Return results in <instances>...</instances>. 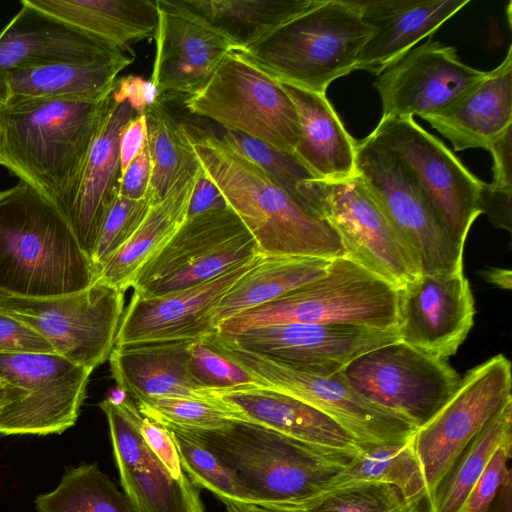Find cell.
Here are the masks:
<instances>
[{
	"label": "cell",
	"instance_id": "35",
	"mask_svg": "<svg viewBox=\"0 0 512 512\" xmlns=\"http://www.w3.org/2000/svg\"><path fill=\"white\" fill-rule=\"evenodd\" d=\"M511 436L512 401H509L458 456L435 491L431 512H462L492 454Z\"/></svg>",
	"mask_w": 512,
	"mask_h": 512
},
{
	"label": "cell",
	"instance_id": "33",
	"mask_svg": "<svg viewBox=\"0 0 512 512\" xmlns=\"http://www.w3.org/2000/svg\"><path fill=\"white\" fill-rule=\"evenodd\" d=\"M330 262L322 258L260 255L215 308V331L224 321L316 280L326 273Z\"/></svg>",
	"mask_w": 512,
	"mask_h": 512
},
{
	"label": "cell",
	"instance_id": "2",
	"mask_svg": "<svg viewBox=\"0 0 512 512\" xmlns=\"http://www.w3.org/2000/svg\"><path fill=\"white\" fill-rule=\"evenodd\" d=\"M169 427L202 444L230 469L249 504L273 510H306L333 488L356 455L237 419L211 430Z\"/></svg>",
	"mask_w": 512,
	"mask_h": 512
},
{
	"label": "cell",
	"instance_id": "25",
	"mask_svg": "<svg viewBox=\"0 0 512 512\" xmlns=\"http://www.w3.org/2000/svg\"><path fill=\"white\" fill-rule=\"evenodd\" d=\"M111 92L104 101L68 219L80 247L90 259L104 215L119 189L120 134L137 115L126 101H116Z\"/></svg>",
	"mask_w": 512,
	"mask_h": 512
},
{
	"label": "cell",
	"instance_id": "30",
	"mask_svg": "<svg viewBox=\"0 0 512 512\" xmlns=\"http://www.w3.org/2000/svg\"><path fill=\"white\" fill-rule=\"evenodd\" d=\"M133 60L59 62L14 69L5 80L6 103L26 99L103 100L113 90L118 74Z\"/></svg>",
	"mask_w": 512,
	"mask_h": 512
},
{
	"label": "cell",
	"instance_id": "47",
	"mask_svg": "<svg viewBox=\"0 0 512 512\" xmlns=\"http://www.w3.org/2000/svg\"><path fill=\"white\" fill-rule=\"evenodd\" d=\"M0 353H55L35 330L0 312Z\"/></svg>",
	"mask_w": 512,
	"mask_h": 512
},
{
	"label": "cell",
	"instance_id": "20",
	"mask_svg": "<svg viewBox=\"0 0 512 512\" xmlns=\"http://www.w3.org/2000/svg\"><path fill=\"white\" fill-rule=\"evenodd\" d=\"M260 255L208 282L186 289L155 297L133 294L124 309L115 346L195 341L215 333L212 320L215 308Z\"/></svg>",
	"mask_w": 512,
	"mask_h": 512
},
{
	"label": "cell",
	"instance_id": "16",
	"mask_svg": "<svg viewBox=\"0 0 512 512\" xmlns=\"http://www.w3.org/2000/svg\"><path fill=\"white\" fill-rule=\"evenodd\" d=\"M511 363L502 354L464 375L444 406L413 436L430 497L458 456L488 421L512 401Z\"/></svg>",
	"mask_w": 512,
	"mask_h": 512
},
{
	"label": "cell",
	"instance_id": "43",
	"mask_svg": "<svg viewBox=\"0 0 512 512\" xmlns=\"http://www.w3.org/2000/svg\"><path fill=\"white\" fill-rule=\"evenodd\" d=\"M306 512H412L402 493L381 481H356L332 488Z\"/></svg>",
	"mask_w": 512,
	"mask_h": 512
},
{
	"label": "cell",
	"instance_id": "49",
	"mask_svg": "<svg viewBox=\"0 0 512 512\" xmlns=\"http://www.w3.org/2000/svg\"><path fill=\"white\" fill-rule=\"evenodd\" d=\"M111 94L118 102L126 101L137 115H145L150 109L161 104L152 81L138 75H127L117 79Z\"/></svg>",
	"mask_w": 512,
	"mask_h": 512
},
{
	"label": "cell",
	"instance_id": "4",
	"mask_svg": "<svg viewBox=\"0 0 512 512\" xmlns=\"http://www.w3.org/2000/svg\"><path fill=\"white\" fill-rule=\"evenodd\" d=\"M90 257L68 221L26 181L0 191V292L24 298L57 297L96 280Z\"/></svg>",
	"mask_w": 512,
	"mask_h": 512
},
{
	"label": "cell",
	"instance_id": "7",
	"mask_svg": "<svg viewBox=\"0 0 512 512\" xmlns=\"http://www.w3.org/2000/svg\"><path fill=\"white\" fill-rule=\"evenodd\" d=\"M204 340L248 373L257 385L288 394L315 407L339 423L363 446L406 441L417 430L406 420L361 396L346 382L341 372L329 376L309 373L247 351L218 333Z\"/></svg>",
	"mask_w": 512,
	"mask_h": 512
},
{
	"label": "cell",
	"instance_id": "9",
	"mask_svg": "<svg viewBox=\"0 0 512 512\" xmlns=\"http://www.w3.org/2000/svg\"><path fill=\"white\" fill-rule=\"evenodd\" d=\"M184 105L225 131L243 134L294 155L299 138L295 107L281 83L231 51Z\"/></svg>",
	"mask_w": 512,
	"mask_h": 512
},
{
	"label": "cell",
	"instance_id": "1",
	"mask_svg": "<svg viewBox=\"0 0 512 512\" xmlns=\"http://www.w3.org/2000/svg\"><path fill=\"white\" fill-rule=\"evenodd\" d=\"M186 129L203 172L254 238L261 255L344 257L341 239L327 219L301 206L262 167L220 136Z\"/></svg>",
	"mask_w": 512,
	"mask_h": 512
},
{
	"label": "cell",
	"instance_id": "18",
	"mask_svg": "<svg viewBox=\"0 0 512 512\" xmlns=\"http://www.w3.org/2000/svg\"><path fill=\"white\" fill-rule=\"evenodd\" d=\"M474 297L464 270L420 274L398 289L399 340L447 360L474 325Z\"/></svg>",
	"mask_w": 512,
	"mask_h": 512
},
{
	"label": "cell",
	"instance_id": "14",
	"mask_svg": "<svg viewBox=\"0 0 512 512\" xmlns=\"http://www.w3.org/2000/svg\"><path fill=\"white\" fill-rule=\"evenodd\" d=\"M315 214L337 231L344 257L397 289L421 274L405 241L367 192L361 179H314L307 182Z\"/></svg>",
	"mask_w": 512,
	"mask_h": 512
},
{
	"label": "cell",
	"instance_id": "26",
	"mask_svg": "<svg viewBox=\"0 0 512 512\" xmlns=\"http://www.w3.org/2000/svg\"><path fill=\"white\" fill-rule=\"evenodd\" d=\"M455 151L488 150L512 125V46L495 69L439 113L423 118Z\"/></svg>",
	"mask_w": 512,
	"mask_h": 512
},
{
	"label": "cell",
	"instance_id": "36",
	"mask_svg": "<svg viewBox=\"0 0 512 512\" xmlns=\"http://www.w3.org/2000/svg\"><path fill=\"white\" fill-rule=\"evenodd\" d=\"M147 150L151 164L150 194L161 200L182 176L195 172L199 161L186 126L178 123L158 104L146 114Z\"/></svg>",
	"mask_w": 512,
	"mask_h": 512
},
{
	"label": "cell",
	"instance_id": "22",
	"mask_svg": "<svg viewBox=\"0 0 512 512\" xmlns=\"http://www.w3.org/2000/svg\"><path fill=\"white\" fill-rule=\"evenodd\" d=\"M21 9L0 30V106L5 80L14 69L59 62H93L135 57L21 1Z\"/></svg>",
	"mask_w": 512,
	"mask_h": 512
},
{
	"label": "cell",
	"instance_id": "32",
	"mask_svg": "<svg viewBox=\"0 0 512 512\" xmlns=\"http://www.w3.org/2000/svg\"><path fill=\"white\" fill-rule=\"evenodd\" d=\"M321 0H176L183 9L244 50Z\"/></svg>",
	"mask_w": 512,
	"mask_h": 512
},
{
	"label": "cell",
	"instance_id": "44",
	"mask_svg": "<svg viewBox=\"0 0 512 512\" xmlns=\"http://www.w3.org/2000/svg\"><path fill=\"white\" fill-rule=\"evenodd\" d=\"M153 203L151 195L131 200L117 193L104 215L91 255L97 273L131 238Z\"/></svg>",
	"mask_w": 512,
	"mask_h": 512
},
{
	"label": "cell",
	"instance_id": "46",
	"mask_svg": "<svg viewBox=\"0 0 512 512\" xmlns=\"http://www.w3.org/2000/svg\"><path fill=\"white\" fill-rule=\"evenodd\" d=\"M188 370L193 380L206 390H223L256 384L242 368L213 349L204 339L188 348Z\"/></svg>",
	"mask_w": 512,
	"mask_h": 512
},
{
	"label": "cell",
	"instance_id": "12",
	"mask_svg": "<svg viewBox=\"0 0 512 512\" xmlns=\"http://www.w3.org/2000/svg\"><path fill=\"white\" fill-rule=\"evenodd\" d=\"M341 374L365 399L416 429L435 416L461 379L447 360L400 340L360 355Z\"/></svg>",
	"mask_w": 512,
	"mask_h": 512
},
{
	"label": "cell",
	"instance_id": "37",
	"mask_svg": "<svg viewBox=\"0 0 512 512\" xmlns=\"http://www.w3.org/2000/svg\"><path fill=\"white\" fill-rule=\"evenodd\" d=\"M35 504L38 512H134L95 463L68 468L56 489L39 495Z\"/></svg>",
	"mask_w": 512,
	"mask_h": 512
},
{
	"label": "cell",
	"instance_id": "59",
	"mask_svg": "<svg viewBox=\"0 0 512 512\" xmlns=\"http://www.w3.org/2000/svg\"><path fill=\"white\" fill-rule=\"evenodd\" d=\"M1 150H2V132H1V127H0V155H1Z\"/></svg>",
	"mask_w": 512,
	"mask_h": 512
},
{
	"label": "cell",
	"instance_id": "10",
	"mask_svg": "<svg viewBox=\"0 0 512 512\" xmlns=\"http://www.w3.org/2000/svg\"><path fill=\"white\" fill-rule=\"evenodd\" d=\"M258 255L254 238L228 206L210 209L187 217L140 267L131 288L141 297L161 296L208 282Z\"/></svg>",
	"mask_w": 512,
	"mask_h": 512
},
{
	"label": "cell",
	"instance_id": "53",
	"mask_svg": "<svg viewBox=\"0 0 512 512\" xmlns=\"http://www.w3.org/2000/svg\"><path fill=\"white\" fill-rule=\"evenodd\" d=\"M147 147L145 115H136L122 129L119 140L121 175L129 164Z\"/></svg>",
	"mask_w": 512,
	"mask_h": 512
},
{
	"label": "cell",
	"instance_id": "50",
	"mask_svg": "<svg viewBox=\"0 0 512 512\" xmlns=\"http://www.w3.org/2000/svg\"><path fill=\"white\" fill-rule=\"evenodd\" d=\"M151 164L147 147L129 164L120 177L118 192L131 200L150 194Z\"/></svg>",
	"mask_w": 512,
	"mask_h": 512
},
{
	"label": "cell",
	"instance_id": "11",
	"mask_svg": "<svg viewBox=\"0 0 512 512\" xmlns=\"http://www.w3.org/2000/svg\"><path fill=\"white\" fill-rule=\"evenodd\" d=\"M92 371L56 353H0V434H60L72 427Z\"/></svg>",
	"mask_w": 512,
	"mask_h": 512
},
{
	"label": "cell",
	"instance_id": "51",
	"mask_svg": "<svg viewBox=\"0 0 512 512\" xmlns=\"http://www.w3.org/2000/svg\"><path fill=\"white\" fill-rule=\"evenodd\" d=\"M511 197L512 191L502 190L484 183L480 199L479 211L486 214L493 225L511 233Z\"/></svg>",
	"mask_w": 512,
	"mask_h": 512
},
{
	"label": "cell",
	"instance_id": "39",
	"mask_svg": "<svg viewBox=\"0 0 512 512\" xmlns=\"http://www.w3.org/2000/svg\"><path fill=\"white\" fill-rule=\"evenodd\" d=\"M108 420L119 473L147 469L158 458L150 450L141 433L143 415L126 397H108L99 403Z\"/></svg>",
	"mask_w": 512,
	"mask_h": 512
},
{
	"label": "cell",
	"instance_id": "28",
	"mask_svg": "<svg viewBox=\"0 0 512 512\" xmlns=\"http://www.w3.org/2000/svg\"><path fill=\"white\" fill-rule=\"evenodd\" d=\"M281 85L295 107L299 122L294 156L319 180L337 181L355 176L356 140L343 126L326 94Z\"/></svg>",
	"mask_w": 512,
	"mask_h": 512
},
{
	"label": "cell",
	"instance_id": "27",
	"mask_svg": "<svg viewBox=\"0 0 512 512\" xmlns=\"http://www.w3.org/2000/svg\"><path fill=\"white\" fill-rule=\"evenodd\" d=\"M192 341L150 342L115 346L109 363L119 390L135 402L146 398H202L188 370Z\"/></svg>",
	"mask_w": 512,
	"mask_h": 512
},
{
	"label": "cell",
	"instance_id": "57",
	"mask_svg": "<svg viewBox=\"0 0 512 512\" xmlns=\"http://www.w3.org/2000/svg\"><path fill=\"white\" fill-rule=\"evenodd\" d=\"M3 398H4V383L0 379V406L2 404Z\"/></svg>",
	"mask_w": 512,
	"mask_h": 512
},
{
	"label": "cell",
	"instance_id": "6",
	"mask_svg": "<svg viewBox=\"0 0 512 512\" xmlns=\"http://www.w3.org/2000/svg\"><path fill=\"white\" fill-rule=\"evenodd\" d=\"M398 289L345 257L324 275L286 295L221 323L216 333L235 335L286 323L344 324L396 329Z\"/></svg>",
	"mask_w": 512,
	"mask_h": 512
},
{
	"label": "cell",
	"instance_id": "29",
	"mask_svg": "<svg viewBox=\"0 0 512 512\" xmlns=\"http://www.w3.org/2000/svg\"><path fill=\"white\" fill-rule=\"evenodd\" d=\"M31 6L125 53L132 45L154 38L156 0H26Z\"/></svg>",
	"mask_w": 512,
	"mask_h": 512
},
{
	"label": "cell",
	"instance_id": "19",
	"mask_svg": "<svg viewBox=\"0 0 512 512\" xmlns=\"http://www.w3.org/2000/svg\"><path fill=\"white\" fill-rule=\"evenodd\" d=\"M488 71L464 64L457 50L429 40L410 50L374 82L382 117H424L447 108Z\"/></svg>",
	"mask_w": 512,
	"mask_h": 512
},
{
	"label": "cell",
	"instance_id": "58",
	"mask_svg": "<svg viewBox=\"0 0 512 512\" xmlns=\"http://www.w3.org/2000/svg\"><path fill=\"white\" fill-rule=\"evenodd\" d=\"M6 297H8V295L3 294V293H1V292H0V305H1L2 301H3Z\"/></svg>",
	"mask_w": 512,
	"mask_h": 512
},
{
	"label": "cell",
	"instance_id": "13",
	"mask_svg": "<svg viewBox=\"0 0 512 512\" xmlns=\"http://www.w3.org/2000/svg\"><path fill=\"white\" fill-rule=\"evenodd\" d=\"M125 292L94 282L57 297H6L0 312L26 324L56 354L94 370L109 360L124 312Z\"/></svg>",
	"mask_w": 512,
	"mask_h": 512
},
{
	"label": "cell",
	"instance_id": "38",
	"mask_svg": "<svg viewBox=\"0 0 512 512\" xmlns=\"http://www.w3.org/2000/svg\"><path fill=\"white\" fill-rule=\"evenodd\" d=\"M120 480L134 512H205L196 485L185 474L174 478L159 460L121 472Z\"/></svg>",
	"mask_w": 512,
	"mask_h": 512
},
{
	"label": "cell",
	"instance_id": "15",
	"mask_svg": "<svg viewBox=\"0 0 512 512\" xmlns=\"http://www.w3.org/2000/svg\"><path fill=\"white\" fill-rule=\"evenodd\" d=\"M368 137L405 164L448 232L465 246L481 214L479 199L485 182L411 116L381 117Z\"/></svg>",
	"mask_w": 512,
	"mask_h": 512
},
{
	"label": "cell",
	"instance_id": "21",
	"mask_svg": "<svg viewBox=\"0 0 512 512\" xmlns=\"http://www.w3.org/2000/svg\"><path fill=\"white\" fill-rule=\"evenodd\" d=\"M158 23L150 80L161 104L189 97L211 78L234 46L176 0H156Z\"/></svg>",
	"mask_w": 512,
	"mask_h": 512
},
{
	"label": "cell",
	"instance_id": "41",
	"mask_svg": "<svg viewBox=\"0 0 512 512\" xmlns=\"http://www.w3.org/2000/svg\"><path fill=\"white\" fill-rule=\"evenodd\" d=\"M201 392L202 398H146L137 401L136 406L143 416L180 428L219 429L236 419L222 403Z\"/></svg>",
	"mask_w": 512,
	"mask_h": 512
},
{
	"label": "cell",
	"instance_id": "55",
	"mask_svg": "<svg viewBox=\"0 0 512 512\" xmlns=\"http://www.w3.org/2000/svg\"><path fill=\"white\" fill-rule=\"evenodd\" d=\"M487 282L503 289L511 288V271L508 269L491 268L483 272Z\"/></svg>",
	"mask_w": 512,
	"mask_h": 512
},
{
	"label": "cell",
	"instance_id": "48",
	"mask_svg": "<svg viewBox=\"0 0 512 512\" xmlns=\"http://www.w3.org/2000/svg\"><path fill=\"white\" fill-rule=\"evenodd\" d=\"M142 436L153 454L176 479L184 475L179 453L170 431L162 423L143 416L141 422Z\"/></svg>",
	"mask_w": 512,
	"mask_h": 512
},
{
	"label": "cell",
	"instance_id": "5",
	"mask_svg": "<svg viewBox=\"0 0 512 512\" xmlns=\"http://www.w3.org/2000/svg\"><path fill=\"white\" fill-rule=\"evenodd\" d=\"M373 31L347 0H321L258 43L235 51L280 83L326 94L334 80L355 71Z\"/></svg>",
	"mask_w": 512,
	"mask_h": 512
},
{
	"label": "cell",
	"instance_id": "45",
	"mask_svg": "<svg viewBox=\"0 0 512 512\" xmlns=\"http://www.w3.org/2000/svg\"><path fill=\"white\" fill-rule=\"evenodd\" d=\"M512 436L494 451L462 512H512Z\"/></svg>",
	"mask_w": 512,
	"mask_h": 512
},
{
	"label": "cell",
	"instance_id": "31",
	"mask_svg": "<svg viewBox=\"0 0 512 512\" xmlns=\"http://www.w3.org/2000/svg\"><path fill=\"white\" fill-rule=\"evenodd\" d=\"M201 166L174 184L150 207L131 238L99 269L95 282L126 292L140 267L177 232L187 219Z\"/></svg>",
	"mask_w": 512,
	"mask_h": 512
},
{
	"label": "cell",
	"instance_id": "42",
	"mask_svg": "<svg viewBox=\"0 0 512 512\" xmlns=\"http://www.w3.org/2000/svg\"><path fill=\"white\" fill-rule=\"evenodd\" d=\"M220 137L262 167L295 201L313 213L306 183L316 178L294 155L240 133L225 131Z\"/></svg>",
	"mask_w": 512,
	"mask_h": 512
},
{
	"label": "cell",
	"instance_id": "24",
	"mask_svg": "<svg viewBox=\"0 0 512 512\" xmlns=\"http://www.w3.org/2000/svg\"><path fill=\"white\" fill-rule=\"evenodd\" d=\"M203 391L237 420L260 424L327 450L357 454L364 447L331 417L288 394L257 384Z\"/></svg>",
	"mask_w": 512,
	"mask_h": 512
},
{
	"label": "cell",
	"instance_id": "34",
	"mask_svg": "<svg viewBox=\"0 0 512 512\" xmlns=\"http://www.w3.org/2000/svg\"><path fill=\"white\" fill-rule=\"evenodd\" d=\"M356 481H381L395 486L412 512H431L425 478L413 437L393 443L362 447L335 480L333 488Z\"/></svg>",
	"mask_w": 512,
	"mask_h": 512
},
{
	"label": "cell",
	"instance_id": "23",
	"mask_svg": "<svg viewBox=\"0 0 512 512\" xmlns=\"http://www.w3.org/2000/svg\"><path fill=\"white\" fill-rule=\"evenodd\" d=\"M373 33L361 48L355 70L380 75L423 38L434 34L469 0H347Z\"/></svg>",
	"mask_w": 512,
	"mask_h": 512
},
{
	"label": "cell",
	"instance_id": "52",
	"mask_svg": "<svg viewBox=\"0 0 512 512\" xmlns=\"http://www.w3.org/2000/svg\"><path fill=\"white\" fill-rule=\"evenodd\" d=\"M488 150L493 157V187L512 191V125L498 136Z\"/></svg>",
	"mask_w": 512,
	"mask_h": 512
},
{
	"label": "cell",
	"instance_id": "8",
	"mask_svg": "<svg viewBox=\"0 0 512 512\" xmlns=\"http://www.w3.org/2000/svg\"><path fill=\"white\" fill-rule=\"evenodd\" d=\"M356 175L416 257L421 274L463 270L464 245L448 232L410 170L368 136L355 141Z\"/></svg>",
	"mask_w": 512,
	"mask_h": 512
},
{
	"label": "cell",
	"instance_id": "56",
	"mask_svg": "<svg viewBox=\"0 0 512 512\" xmlns=\"http://www.w3.org/2000/svg\"><path fill=\"white\" fill-rule=\"evenodd\" d=\"M227 512H306L305 510H273L248 503L226 504Z\"/></svg>",
	"mask_w": 512,
	"mask_h": 512
},
{
	"label": "cell",
	"instance_id": "3",
	"mask_svg": "<svg viewBox=\"0 0 512 512\" xmlns=\"http://www.w3.org/2000/svg\"><path fill=\"white\" fill-rule=\"evenodd\" d=\"M105 99H26L0 106V164L42 192L67 221Z\"/></svg>",
	"mask_w": 512,
	"mask_h": 512
},
{
	"label": "cell",
	"instance_id": "54",
	"mask_svg": "<svg viewBox=\"0 0 512 512\" xmlns=\"http://www.w3.org/2000/svg\"><path fill=\"white\" fill-rule=\"evenodd\" d=\"M227 206L217 187L200 168L197 182L190 200L188 215L192 217L210 209Z\"/></svg>",
	"mask_w": 512,
	"mask_h": 512
},
{
	"label": "cell",
	"instance_id": "40",
	"mask_svg": "<svg viewBox=\"0 0 512 512\" xmlns=\"http://www.w3.org/2000/svg\"><path fill=\"white\" fill-rule=\"evenodd\" d=\"M166 427L177 447L183 471L196 486L213 492L225 505L249 504L247 494L235 475L210 450L175 428Z\"/></svg>",
	"mask_w": 512,
	"mask_h": 512
},
{
	"label": "cell",
	"instance_id": "17",
	"mask_svg": "<svg viewBox=\"0 0 512 512\" xmlns=\"http://www.w3.org/2000/svg\"><path fill=\"white\" fill-rule=\"evenodd\" d=\"M223 336L247 351L324 376L339 373L360 355L399 340L397 329L331 323L275 324Z\"/></svg>",
	"mask_w": 512,
	"mask_h": 512
}]
</instances>
